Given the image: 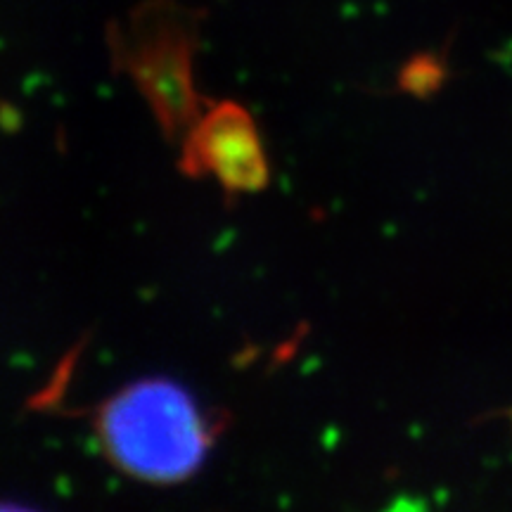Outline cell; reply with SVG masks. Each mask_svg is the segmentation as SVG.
Wrapping results in <instances>:
<instances>
[{"label":"cell","instance_id":"1","mask_svg":"<svg viewBox=\"0 0 512 512\" xmlns=\"http://www.w3.org/2000/svg\"><path fill=\"white\" fill-rule=\"evenodd\" d=\"M95 430L107 456L126 475L176 484L207 458L214 427L188 389L169 380H140L102 403Z\"/></svg>","mask_w":512,"mask_h":512},{"label":"cell","instance_id":"2","mask_svg":"<svg viewBox=\"0 0 512 512\" xmlns=\"http://www.w3.org/2000/svg\"><path fill=\"white\" fill-rule=\"evenodd\" d=\"M195 38L197 19L171 0L140 5L131 22L110 38L117 69L131 74L169 136L185 133L202 114L192 81Z\"/></svg>","mask_w":512,"mask_h":512},{"label":"cell","instance_id":"3","mask_svg":"<svg viewBox=\"0 0 512 512\" xmlns=\"http://www.w3.org/2000/svg\"><path fill=\"white\" fill-rule=\"evenodd\" d=\"M190 176H211L228 192H259L268 183V162L252 114L238 102L211 105L185 131L181 159Z\"/></svg>","mask_w":512,"mask_h":512},{"label":"cell","instance_id":"4","mask_svg":"<svg viewBox=\"0 0 512 512\" xmlns=\"http://www.w3.org/2000/svg\"><path fill=\"white\" fill-rule=\"evenodd\" d=\"M446 76L448 67L444 57L434 53H422L406 64L401 76V86L406 88L408 93L427 98V95L437 93L439 88L444 86Z\"/></svg>","mask_w":512,"mask_h":512},{"label":"cell","instance_id":"5","mask_svg":"<svg viewBox=\"0 0 512 512\" xmlns=\"http://www.w3.org/2000/svg\"><path fill=\"white\" fill-rule=\"evenodd\" d=\"M491 418H508L512 422V408H501V411H491Z\"/></svg>","mask_w":512,"mask_h":512}]
</instances>
